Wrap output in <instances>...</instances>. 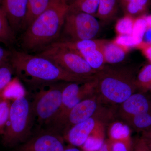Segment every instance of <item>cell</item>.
Listing matches in <instances>:
<instances>
[{
  "instance_id": "26",
  "label": "cell",
  "mask_w": 151,
  "mask_h": 151,
  "mask_svg": "<svg viewBox=\"0 0 151 151\" xmlns=\"http://www.w3.org/2000/svg\"><path fill=\"white\" fill-rule=\"evenodd\" d=\"M14 70L9 62L6 63L0 67V98L4 89L12 80Z\"/></svg>"
},
{
  "instance_id": "3",
  "label": "cell",
  "mask_w": 151,
  "mask_h": 151,
  "mask_svg": "<svg viewBox=\"0 0 151 151\" xmlns=\"http://www.w3.org/2000/svg\"><path fill=\"white\" fill-rule=\"evenodd\" d=\"M96 94L105 104L120 105L137 89L136 77L125 68L104 66L95 76Z\"/></svg>"
},
{
  "instance_id": "16",
  "label": "cell",
  "mask_w": 151,
  "mask_h": 151,
  "mask_svg": "<svg viewBox=\"0 0 151 151\" xmlns=\"http://www.w3.org/2000/svg\"><path fill=\"white\" fill-rule=\"evenodd\" d=\"M127 50L114 41H107L103 50L105 63L116 64L122 62L126 57Z\"/></svg>"
},
{
  "instance_id": "6",
  "label": "cell",
  "mask_w": 151,
  "mask_h": 151,
  "mask_svg": "<svg viewBox=\"0 0 151 151\" xmlns=\"http://www.w3.org/2000/svg\"><path fill=\"white\" fill-rule=\"evenodd\" d=\"M104 103L95 94L76 105L62 119L47 129L63 136L71 127L93 116L113 112L103 106Z\"/></svg>"
},
{
  "instance_id": "17",
  "label": "cell",
  "mask_w": 151,
  "mask_h": 151,
  "mask_svg": "<svg viewBox=\"0 0 151 151\" xmlns=\"http://www.w3.org/2000/svg\"><path fill=\"white\" fill-rule=\"evenodd\" d=\"M126 15L134 17L145 15L151 4V0H119Z\"/></svg>"
},
{
  "instance_id": "24",
  "label": "cell",
  "mask_w": 151,
  "mask_h": 151,
  "mask_svg": "<svg viewBox=\"0 0 151 151\" xmlns=\"http://www.w3.org/2000/svg\"><path fill=\"white\" fill-rule=\"evenodd\" d=\"M137 88L143 92L151 91V63L145 65L136 78Z\"/></svg>"
},
{
  "instance_id": "18",
  "label": "cell",
  "mask_w": 151,
  "mask_h": 151,
  "mask_svg": "<svg viewBox=\"0 0 151 151\" xmlns=\"http://www.w3.org/2000/svg\"><path fill=\"white\" fill-rule=\"evenodd\" d=\"M119 0H99L96 17L103 22L111 20L118 10Z\"/></svg>"
},
{
  "instance_id": "31",
  "label": "cell",
  "mask_w": 151,
  "mask_h": 151,
  "mask_svg": "<svg viewBox=\"0 0 151 151\" xmlns=\"http://www.w3.org/2000/svg\"><path fill=\"white\" fill-rule=\"evenodd\" d=\"M145 18L147 21V26L142 41L139 47L141 49L146 45L151 44V14L145 15Z\"/></svg>"
},
{
  "instance_id": "10",
  "label": "cell",
  "mask_w": 151,
  "mask_h": 151,
  "mask_svg": "<svg viewBox=\"0 0 151 151\" xmlns=\"http://www.w3.org/2000/svg\"><path fill=\"white\" fill-rule=\"evenodd\" d=\"M114 112L91 117L74 125L63 135V139L75 147H81L89 135L99 125L111 121Z\"/></svg>"
},
{
  "instance_id": "9",
  "label": "cell",
  "mask_w": 151,
  "mask_h": 151,
  "mask_svg": "<svg viewBox=\"0 0 151 151\" xmlns=\"http://www.w3.org/2000/svg\"><path fill=\"white\" fill-rule=\"evenodd\" d=\"M63 140L62 135L47 129L30 138L15 151H64Z\"/></svg>"
},
{
  "instance_id": "33",
  "label": "cell",
  "mask_w": 151,
  "mask_h": 151,
  "mask_svg": "<svg viewBox=\"0 0 151 151\" xmlns=\"http://www.w3.org/2000/svg\"><path fill=\"white\" fill-rule=\"evenodd\" d=\"M11 51L6 50L0 46V67L9 61Z\"/></svg>"
},
{
  "instance_id": "20",
  "label": "cell",
  "mask_w": 151,
  "mask_h": 151,
  "mask_svg": "<svg viewBox=\"0 0 151 151\" xmlns=\"http://www.w3.org/2000/svg\"><path fill=\"white\" fill-rule=\"evenodd\" d=\"M99 0H73L69 4V9L72 12H80L95 17Z\"/></svg>"
},
{
  "instance_id": "7",
  "label": "cell",
  "mask_w": 151,
  "mask_h": 151,
  "mask_svg": "<svg viewBox=\"0 0 151 151\" xmlns=\"http://www.w3.org/2000/svg\"><path fill=\"white\" fill-rule=\"evenodd\" d=\"M49 59L63 69L76 75L93 77L98 70L91 68L79 55L54 42L37 54Z\"/></svg>"
},
{
  "instance_id": "2",
  "label": "cell",
  "mask_w": 151,
  "mask_h": 151,
  "mask_svg": "<svg viewBox=\"0 0 151 151\" xmlns=\"http://www.w3.org/2000/svg\"><path fill=\"white\" fill-rule=\"evenodd\" d=\"M69 9L67 0H52L48 8L26 29L22 37V48L35 51L54 42L59 37Z\"/></svg>"
},
{
  "instance_id": "37",
  "label": "cell",
  "mask_w": 151,
  "mask_h": 151,
  "mask_svg": "<svg viewBox=\"0 0 151 151\" xmlns=\"http://www.w3.org/2000/svg\"><path fill=\"white\" fill-rule=\"evenodd\" d=\"M64 151H81L78 149L76 148L70 147L68 148L65 149Z\"/></svg>"
},
{
  "instance_id": "23",
  "label": "cell",
  "mask_w": 151,
  "mask_h": 151,
  "mask_svg": "<svg viewBox=\"0 0 151 151\" xmlns=\"http://www.w3.org/2000/svg\"><path fill=\"white\" fill-rule=\"evenodd\" d=\"M26 93L24 87L19 81V78L16 77L13 78L4 89L2 97L14 101L19 97L26 95Z\"/></svg>"
},
{
  "instance_id": "4",
  "label": "cell",
  "mask_w": 151,
  "mask_h": 151,
  "mask_svg": "<svg viewBox=\"0 0 151 151\" xmlns=\"http://www.w3.org/2000/svg\"><path fill=\"white\" fill-rule=\"evenodd\" d=\"M35 122L31 102L26 95L13 101L8 122L2 134L3 144L12 147L28 140Z\"/></svg>"
},
{
  "instance_id": "40",
  "label": "cell",
  "mask_w": 151,
  "mask_h": 151,
  "mask_svg": "<svg viewBox=\"0 0 151 151\" xmlns=\"http://www.w3.org/2000/svg\"></svg>"
},
{
  "instance_id": "14",
  "label": "cell",
  "mask_w": 151,
  "mask_h": 151,
  "mask_svg": "<svg viewBox=\"0 0 151 151\" xmlns=\"http://www.w3.org/2000/svg\"><path fill=\"white\" fill-rule=\"evenodd\" d=\"M52 0H28L26 14L22 28L26 29L37 17L43 13Z\"/></svg>"
},
{
  "instance_id": "27",
  "label": "cell",
  "mask_w": 151,
  "mask_h": 151,
  "mask_svg": "<svg viewBox=\"0 0 151 151\" xmlns=\"http://www.w3.org/2000/svg\"><path fill=\"white\" fill-rule=\"evenodd\" d=\"M145 15L135 18L132 35L139 43V47L142 41L143 37L147 26Z\"/></svg>"
},
{
  "instance_id": "15",
  "label": "cell",
  "mask_w": 151,
  "mask_h": 151,
  "mask_svg": "<svg viewBox=\"0 0 151 151\" xmlns=\"http://www.w3.org/2000/svg\"><path fill=\"white\" fill-rule=\"evenodd\" d=\"M103 123L99 125L89 135L81 148L84 151H98L105 141V125Z\"/></svg>"
},
{
  "instance_id": "8",
  "label": "cell",
  "mask_w": 151,
  "mask_h": 151,
  "mask_svg": "<svg viewBox=\"0 0 151 151\" xmlns=\"http://www.w3.org/2000/svg\"><path fill=\"white\" fill-rule=\"evenodd\" d=\"M63 28L70 40L79 41L93 39L100 30V25L94 16L69 10L65 15Z\"/></svg>"
},
{
  "instance_id": "36",
  "label": "cell",
  "mask_w": 151,
  "mask_h": 151,
  "mask_svg": "<svg viewBox=\"0 0 151 151\" xmlns=\"http://www.w3.org/2000/svg\"><path fill=\"white\" fill-rule=\"evenodd\" d=\"M143 137L146 139H149L151 138V129L147 132L143 133Z\"/></svg>"
},
{
  "instance_id": "12",
  "label": "cell",
  "mask_w": 151,
  "mask_h": 151,
  "mask_svg": "<svg viewBox=\"0 0 151 151\" xmlns=\"http://www.w3.org/2000/svg\"><path fill=\"white\" fill-rule=\"evenodd\" d=\"M27 2L28 0H0V6L14 31L22 28Z\"/></svg>"
},
{
  "instance_id": "11",
  "label": "cell",
  "mask_w": 151,
  "mask_h": 151,
  "mask_svg": "<svg viewBox=\"0 0 151 151\" xmlns=\"http://www.w3.org/2000/svg\"><path fill=\"white\" fill-rule=\"evenodd\" d=\"M145 93H134L119 105V114L123 121L151 111V96Z\"/></svg>"
},
{
  "instance_id": "35",
  "label": "cell",
  "mask_w": 151,
  "mask_h": 151,
  "mask_svg": "<svg viewBox=\"0 0 151 151\" xmlns=\"http://www.w3.org/2000/svg\"><path fill=\"white\" fill-rule=\"evenodd\" d=\"M98 151H112L110 142L108 139L105 140L104 145Z\"/></svg>"
},
{
  "instance_id": "32",
  "label": "cell",
  "mask_w": 151,
  "mask_h": 151,
  "mask_svg": "<svg viewBox=\"0 0 151 151\" xmlns=\"http://www.w3.org/2000/svg\"><path fill=\"white\" fill-rule=\"evenodd\" d=\"M132 151H151L149 148L147 140L144 137L139 139L134 146H133Z\"/></svg>"
},
{
  "instance_id": "29",
  "label": "cell",
  "mask_w": 151,
  "mask_h": 151,
  "mask_svg": "<svg viewBox=\"0 0 151 151\" xmlns=\"http://www.w3.org/2000/svg\"><path fill=\"white\" fill-rule=\"evenodd\" d=\"M114 41L126 49L139 46L137 41L132 35H118Z\"/></svg>"
},
{
  "instance_id": "34",
  "label": "cell",
  "mask_w": 151,
  "mask_h": 151,
  "mask_svg": "<svg viewBox=\"0 0 151 151\" xmlns=\"http://www.w3.org/2000/svg\"><path fill=\"white\" fill-rule=\"evenodd\" d=\"M141 49L146 58L151 63V44L146 45Z\"/></svg>"
},
{
  "instance_id": "5",
  "label": "cell",
  "mask_w": 151,
  "mask_h": 151,
  "mask_svg": "<svg viewBox=\"0 0 151 151\" xmlns=\"http://www.w3.org/2000/svg\"><path fill=\"white\" fill-rule=\"evenodd\" d=\"M62 82L42 84L34 88L37 91L31 101L32 109L35 120L40 127L47 125L59 110L65 85Z\"/></svg>"
},
{
  "instance_id": "28",
  "label": "cell",
  "mask_w": 151,
  "mask_h": 151,
  "mask_svg": "<svg viewBox=\"0 0 151 151\" xmlns=\"http://www.w3.org/2000/svg\"><path fill=\"white\" fill-rule=\"evenodd\" d=\"M11 104L10 100L0 98V134H2L8 122Z\"/></svg>"
},
{
  "instance_id": "21",
  "label": "cell",
  "mask_w": 151,
  "mask_h": 151,
  "mask_svg": "<svg viewBox=\"0 0 151 151\" xmlns=\"http://www.w3.org/2000/svg\"><path fill=\"white\" fill-rule=\"evenodd\" d=\"M104 46L100 48L87 52L81 55L91 68L94 70H99L102 69L106 63L103 53Z\"/></svg>"
},
{
  "instance_id": "1",
  "label": "cell",
  "mask_w": 151,
  "mask_h": 151,
  "mask_svg": "<svg viewBox=\"0 0 151 151\" xmlns=\"http://www.w3.org/2000/svg\"><path fill=\"white\" fill-rule=\"evenodd\" d=\"M10 63L18 78L32 87L56 82L84 83L94 77L76 75L45 58L15 50L11 51Z\"/></svg>"
},
{
  "instance_id": "38",
  "label": "cell",
  "mask_w": 151,
  "mask_h": 151,
  "mask_svg": "<svg viewBox=\"0 0 151 151\" xmlns=\"http://www.w3.org/2000/svg\"><path fill=\"white\" fill-rule=\"evenodd\" d=\"M145 139L146 140H147V142L149 148H150V149L151 151V138H149V139H146V138H145Z\"/></svg>"
},
{
  "instance_id": "19",
  "label": "cell",
  "mask_w": 151,
  "mask_h": 151,
  "mask_svg": "<svg viewBox=\"0 0 151 151\" xmlns=\"http://www.w3.org/2000/svg\"><path fill=\"white\" fill-rule=\"evenodd\" d=\"M125 122L137 132H147L151 129V111L133 116Z\"/></svg>"
},
{
  "instance_id": "22",
  "label": "cell",
  "mask_w": 151,
  "mask_h": 151,
  "mask_svg": "<svg viewBox=\"0 0 151 151\" xmlns=\"http://www.w3.org/2000/svg\"><path fill=\"white\" fill-rule=\"evenodd\" d=\"M14 40V31L5 13L0 6V42L9 45Z\"/></svg>"
},
{
  "instance_id": "13",
  "label": "cell",
  "mask_w": 151,
  "mask_h": 151,
  "mask_svg": "<svg viewBox=\"0 0 151 151\" xmlns=\"http://www.w3.org/2000/svg\"><path fill=\"white\" fill-rule=\"evenodd\" d=\"M108 127V139L110 141H123L132 143L131 127L125 122L113 121Z\"/></svg>"
},
{
  "instance_id": "25",
  "label": "cell",
  "mask_w": 151,
  "mask_h": 151,
  "mask_svg": "<svg viewBox=\"0 0 151 151\" xmlns=\"http://www.w3.org/2000/svg\"><path fill=\"white\" fill-rule=\"evenodd\" d=\"M136 18L126 15L117 22L116 30L118 35H132Z\"/></svg>"
},
{
  "instance_id": "30",
  "label": "cell",
  "mask_w": 151,
  "mask_h": 151,
  "mask_svg": "<svg viewBox=\"0 0 151 151\" xmlns=\"http://www.w3.org/2000/svg\"><path fill=\"white\" fill-rule=\"evenodd\" d=\"M109 141L112 151H133V143L127 142L123 141Z\"/></svg>"
},
{
  "instance_id": "39",
  "label": "cell",
  "mask_w": 151,
  "mask_h": 151,
  "mask_svg": "<svg viewBox=\"0 0 151 151\" xmlns=\"http://www.w3.org/2000/svg\"><path fill=\"white\" fill-rule=\"evenodd\" d=\"M67 1H68V0H67Z\"/></svg>"
}]
</instances>
